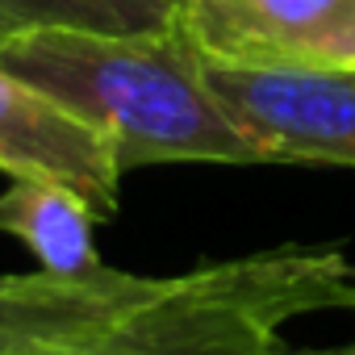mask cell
<instances>
[{
    "mask_svg": "<svg viewBox=\"0 0 355 355\" xmlns=\"http://www.w3.org/2000/svg\"><path fill=\"white\" fill-rule=\"evenodd\" d=\"M0 67L101 130L125 171L155 163L259 167L180 30L134 38L30 30L0 42Z\"/></svg>",
    "mask_w": 355,
    "mask_h": 355,
    "instance_id": "cell-1",
    "label": "cell"
},
{
    "mask_svg": "<svg viewBox=\"0 0 355 355\" xmlns=\"http://www.w3.org/2000/svg\"><path fill=\"white\" fill-rule=\"evenodd\" d=\"M351 284L343 247L288 243L163 276L113 330L46 355H263L293 318L347 305Z\"/></svg>",
    "mask_w": 355,
    "mask_h": 355,
    "instance_id": "cell-2",
    "label": "cell"
},
{
    "mask_svg": "<svg viewBox=\"0 0 355 355\" xmlns=\"http://www.w3.org/2000/svg\"><path fill=\"white\" fill-rule=\"evenodd\" d=\"M205 80L263 163H322L355 171V71L218 67Z\"/></svg>",
    "mask_w": 355,
    "mask_h": 355,
    "instance_id": "cell-3",
    "label": "cell"
},
{
    "mask_svg": "<svg viewBox=\"0 0 355 355\" xmlns=\"http://www.w3.org/2000/svg\"><path fill=\"white\" fill-rule=\"evenodd\" d=\"M201 63L355 71V0H180Z\"/></svg>",
    "mask_w": 355,
    "mask_h": 355,
    "instance_id": "cell-4",
    "label": "cell"
},
{
    "mask_svg": "<svg viewBox=\"0 0 355 355\" xmlns=\"http://www.w3.org/2000/svg\"><path fill=\"white\" fill-rule=\"evenodd\" d=\"M0 171L13 180L59 184L76 193L96 214V222H109L121 209L125 167L117 146L5 67H0Z\"/></svg>",
    "mask_w": 355,
    "mask_h": 355,
    "instance_id": "cell-5",
    "label": "cell"
},
{
    "mask_svg": "<svg viewBox=\"0 0 355 355\" xmlns=\"http://www.w3.org/2000/svg\"><path fill=\"white\" fill-rule=\"evenodd\" d=\"M163 276L113 268L105 280H59L46 272L0 276V355H46L113 330Z\"/></svg>",
    "mask_w": 355,
    "mask_h": 355,
    "instance_id": "cell-6",
    "label": "cell"
},
{
    "mask_svg": "<svg viewBox=\"0 0 355 355\" xmlns=\"http://www.w3.org/2000/svg\"><path fill=\"white\" fill-rule=\"evenodd\" d=\"M92 226L96 214L59 184L13 180L0 193V234H13L17 243H26L46 276L105 280L113 272L96 251Z\"/></svg>",
    "mask_w": 355,
    "mask_h": 355,
    "instance_id": "cell-7",
    "label": "cell"
},
{
    "mask_svg": "<svg viewBox=\"0 0 355 355\" xmlns=\"http://www.w3.org/2000/svg\"><path fill=\"white\" fill-rule=\"evenodd\" d=\"M0 17L21 34L63 30V34H167L180 17V0H0Z\"/></svg>",
    "mask_w": 355,
    "mask_h": 355,
    "instance_id": "cell-8",
    "label": "cell"
},
{
    "mask_svg": "<svg viewBox=\"0 0 355 355\" xmlns=\"http://www.w3.org/2000/svg\"><path fill=\"white\" fill-rule=\"evenodd\" d=\"M263 355H355V343H343V347H305V351H284L280 343Z\"/></svg>",
    "mask_w": 355,
    "mask_h": 355,
    "instance_id": "cell-9",
    "label": "cell"
},
{
    "mask_svg": "<svg viewBox=\"0 0 355 355\" xmlns=\"http://www.w3.org/2000/svg\"><path fill=\"white\" fill-rule=\"evenodd\" d=\"M13 34H21V30H17V26H13V21H5V17H0V42H9V38H13Z\"/></svg>",
    "mask_w": 355,
    "mask_h": 355,
    "instance_id": "cell-10",
    "label": "cell"
},
{
    "mask_svg": "<svg viewBox=\"0 0 355 355\" xmlns=\"http://www.w3.org/2000/svg\"><path fill=\"white\" fill-rule=\"evenodd\" d=\"M347 309H355V284H351V297H347Z\"/></svg>",
    "mask_w": 355,
    "mask_h": 355,
    "instance_id": "cell-11",
    "label": "cell"
}]
</instances>
